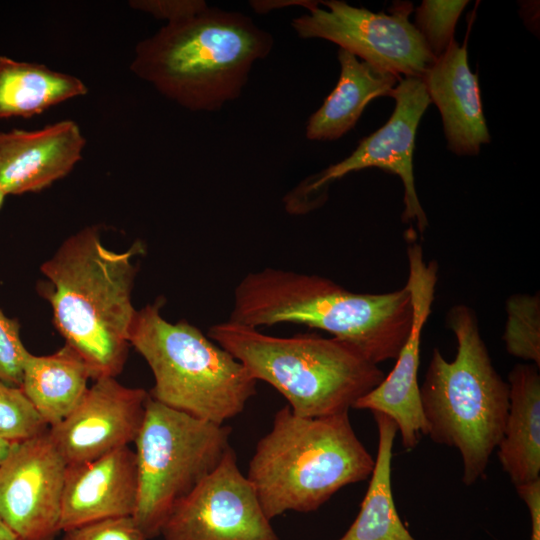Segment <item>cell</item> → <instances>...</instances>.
<instances>
[{
	"label": "cell",
	"mask_w": 540,
	"mask_h": 540,
	"mask_svg": "<svg viewBox=\"0 0 540 540\" xmlns=\"http://www.w3.org/2000/svg\"><path fill=\"white\" fill-rule=\"evenodd\" d=\"M228 321L320 329L378 365L395 360L408 339L413 302L407 284L387 293H357L323 276L268 267L238 283Z\"/></svg>",
	"instance_id": "6da1fadb"
},
{
	"label": "cell",
	"mask_w": 540,
	"mask_h": 540,
	"mask_svg": "<svg viewBox=\"0 0 540 540\" xmlns=\"http://www.w3.org/2000/svg\"><path fill=\"white\" fill-rule=\"evenodd\" d=\"M106 248L98 227L80 230L60 246L41 272L40 293L50 303L56 328L87 363L92 379L115 377L125 365L137 310L132 305L133 257Z\"/></svg>",
	"instance_id": "7a4b0ae2"
},
{
	"label": "cell",
	"mask_w": 540,
	"mask_h": 540,
	"mask_svg": "<svg viewBox=\"0 0 540 540\" xmlns=\"http://www.w3.org/2000/svg\"><path fill=\"white\" fill-rule=\"evenodd\" d=\"M273 45L251 17L208 6L139 42L130 69L188 110L216 111L241 95Z\"/></svg>",
	"instance_id": "3957f363"
},
{
	"label": "cell",
	"mask_w": 540,
	"mask_h": 540,
	"mask_svg": "<svg viewBox=\"0 0 540 540\" xmlns=\"http://www.w3.org/2000/svg\"><path fill=\"white\" fill-rule=\"evenodd\" d=\"M373 468L348 412L300 417L286 405L258 441L246 477L271 521L288 511H316L341 488L368 479Z\"/></svg>",
	"instance_id": "277c9868"
},
{
	"label": "cell",
	"mask_w": 540,
	"mask_h": 540,
	"mask_svg": "<svg viewBox=\"0 0 540 540\" xmlns=\"http://www.w3.org/2000/svg\"><path fill=\"white\" fill-rule=\"evenodd\" d=\"M446 326L455 336L456 355L448 361L433 350L420 386L421 404L427 435L459 451L462 482L470 486L483 476L502 438L509 385L492 363L473 309L453 306Z\"/></svg>",
	"instance_id": "5b68a950"
},
{
	"label": "cell",
	"mask_w": 540,
	"mask_h": 540,
	"mask_svg": "<svg viewBox=\"0 0 540 540\" xmlns=\"http://www.w3.org/2000/svg\"><path fill=\"white\" fill-rule=\"evenodd\" d=\"M207 335L252 378L281 393L300 417L349 412L385 377L378 365L334 337H276L230 321L213 324Z\"/></svg>",
	"instance_id": "8992f818"
},
{
	"label": "cell",
	"mask_w": 540,
	"mask_h": 540,
	"mask_svg": "<svg viewBox=\"0 0 540 540\" xmlns=\"http://www.w3.org/2000/svg\"><path fill=\"white\" fill-rule=\"evenodd\" d=\"M158 299L137 310L129 342L148 363L150 397L175 410L217 424L239 415L257 381L225 349L186 321L171 323Z\"/></svg>",
	"instance_id": "52a82bcc"
},
{
	"label": "cell",
	"mask_w": 540,
	"mask_h": 540,
	"mask_svg": "<svg viewBox=\"0 0 540 540\" xmlns=\"http://www.w3.org/2000/svg\"><path fill=\"white\" fill-rule=\"evenodd\" d=\"M231 428L148 397L135 440L138 497L133 519L146 537L160 536L174 507L222 462Z\"/></svg>",
	"instance_id": "ba28073f"
},
{
	"label": "cell",
	"mask_w": 540,
	"mask_h": 540,
	"mask_svg": "<svg viewBox=\"0 0 540 540\" xmlns=\"http://www.w3.org/2000/svg\"><path fill=\"white\" fill-rule=\"evenodd\" d=\"M391 97L396 106L386 124L362 139L347 158L301 181L284 198L288 212L304 214L321 206L332 182L349 173L377 167L396 174L403 182V222H415L420 233L426 230L428 220L414 183L413 151L418 124L431 101L419 77L401 78Z\"/></svg>",
	"instance_id": "9c48e42d"
},
{
	"label": "cell",
	"mask_w": 540,
	"mask_h": 540,
	"mask_svg": "<svg viewBox=\"0 0 540 540\" xmlns=\"http://www.w3.org/2000/svg\"><path fill=\"white\" fill-rule=\"evenodd\" d=\"M311 1L309 11L292 19L291 26L302 39L333 42L363 61L398 76L421 78L436 58L409 21L411 2H396L390 13L372 12L345 1Z\"/></svg>",
	"instance_id": "30bf717a"
},
{
	"label": "cell",
	"mask_w": 540,
	"mask_h": 540,
	"mask_svg": "<svg viewBox=\"0 0 540 540\" xmlns=\"http://www.w3.org/2000/svg\"><path fill=\"white\" fill-rule=\"evenodd\" d=\"M160 536L163 540H280L232 448L174 507Z\"/></svg>",
	"instance_id": "8fae6325"
},
{
	"label": "cell",
	"mask_w": 540,
	"mask_h": 540,
	"mask_svg": "<svg viewBox=\"0 0 540 540\" xmlns=\"http://www.w3.org/2000/svg\"><path fill=\"white\" fill-rule=\"evenodd\" d=\"M48 430L14 442L0 465V519L19 540H54L61 531L67 463Z\"/></svg>",
	"instance_id": "7c38bea8"
},
{
	"label": "cell",
	"mask_w": 540,
	"mask_h": 540,
	"mask_svg": "<svg viewBox=\"0 0 540 540\" xmlns=\"http://www.w3.org/2000/svg\"><path fill=\"white\" fill-rule=\"evenodd\" d=\"M408 285L413 302V321L408 339L397 356L395 366L373 390L358 399L353 408L370 410L390 417L396 424L406 450L414 449L421 437L427 435L423 413L418 370L422 330L431 313L438 265L424 260L422 247L407 246Z\"/></svg>",
	"instance_id": "4fadbf2b"
},
{
	"label": "cell",
	"mask_w": 540,
	"mask_h": 540,
	"mask_svg": "<svg viewBox=\"0 0 540 540\" xmlns=\"http://www.w3.org/2000/svg\"><path fill=\"white\" fill-rule=\"evenodd\" d=\"M149 393L101 377L88 387L75 409L49 427L67 465L100 458L134 443L143 425Z\"/></svg>",
	"instance_id": "5bb4252c"
},
{
	"label": "cell",
	"mask_w": 540,
	"mask_h": 540,
	"mask_svg": "<svg viewBox=\"0 0 540 540\" xmlns=\"http://www.w3.org/2000/svg\"><path fill=\"white\" fill-rule=\"evenodd\" d=\"M85 144L72 120L38 130L0 132V191L18 195L50 186L74 168Z\"/></svg>",
	"instance_id": "9a60e30c"
},
{
	"label": "cell",
	"mask_w": 540,
	"mask_h": 540,
	"mask_svg": "<svg viewBox=\"0 0 540 540\" xmlns=\"http://www.w3.org/2000/svg\"><path fill=\"white\" fill-rule=\"evenodd\" d=\"M137 497V459L129 446L92 461L67 465L61 531L107 518L133 516Z\"/></svg>",
	"instance_id": "2e32d148"
},
{
	"label": "cell",
	"mask_w": 540,
	"mask_h": 540,
	"mask_svg": "<svg viewBox=\"0 0 540 540\" xmlns=\"http://www.w3.org/2000/svg\"><path fill=\"white\" fill-rule=\"evenodd\" d=\"M442 117L447 147L458 156H475L490 134L483 114L478 77L468 65L467 45L452 40L421 77Z\"/></svg>",
	"instance_id": "e0dca14e"
},
{
	"label": "cell",
	"mask_w": 540,
	"mask_h": 540,
	"mask_svg": "<svg viewBox=\"0 0 540 540\" xmlns=\"http://www.w3.org/2000/svg\"><path fill=\"white\" fill-rule=\"evenodd\" d=\"M509 409L498 458L515 488L540 479V375L516 364L508 375Z\"/></svg>",
	"instance_id": "ac0fdd59"
},
{
	"label": "cell",
	"mask_w": 540,
	"mask_h": 540,
	"mask_svg": "<svg viewBox=\"0 0 540 540\" xmlns=\"http://www.w3.org/2000/svg\"><path fill=\"white\" fill-rule=\"evenodd\" d=\"M338 61L341 67L338 83L308 119L305 134L309 140L339 139L356 125L373 99L391 97L401 79L342 48L338 50Z\"/></svg>",
	"instance_id": "d6986e66"
},
{
	"label": "cell",
	"mask_w": 540,
	"mask_h": 540,
	"mask_svg": "<svg viewBox=\"0 0 540 540\" xmlns=\"http://www.w3.org/2000/svg\"><path fill=\"white\" fill-rule=\"evenodd\" d=\"M91 378L84 359L65 344L51 355L29 353L20 388L42 420L52 427L79 404Z\"/></svg>",
	"instance_id": "ffe728a7"
},
{
	"label": "cell",
	"mask_w": 540,
	"mask_h": 540,
	"mask_svg": "<svg viewBox=\"0 0 540 540\" xmlns=\"http://www.w3.org/2000/svg\"><path fill=\"white\" fill-rule=\"evenodd\" d=\"M372 414L378 432L374 468L357 517L337 540H416L403 524L392 493L391 467L397 426L382 413Z\"/></svg>",
	"instance_id": "44dd1931"
},
{
	"label": "cell",
	"mask_w": 540,
	"mask_h": 540,
	"mask_svg": "<svg viewBox=\"0 0 540 540\" xmlns=\"http://www.w3.org/2000/svg\"><path fill=\"white\" fill-rule=\"evenodd\" d=\"M87 92L76 76L0 56V119L30 118Z\"/></svg>",
	"instance_id": "7402d4cb"
},
{
	"label": "cell",
	"mask_w": 540,
	"mask_h": 540,
	"mask_svg": "<svg viewBox=\"0 0 540 540\" xmlns=\"http://www.w3.org/2000/svg\"><path fill=\"white\" fill-rule=\"evenodd\" d=\"M503 341L507 352L540 366V295L514 294L506 301Z\"/></svg>",
	"instance_id": "603a6c76"
},
{
	"label": "cell",
	"mask_w": 540,
	"mask_h": 540,
	"mask_svg": "<svg viewBox=\"0 0 540 540\" xmlns=\"http://www.w3.org/2000/svg\"><path fill=\"white\" fill-rule=\"evenodd\" d=\"M468 1L424 0L416 8L415 27L437 59L454 39L455 26Z\"/></svg>",
	"instance_id": "cb8c5ba5"
},
{
	"label": "cell",
	"mask_w": 540,
	"mask_h": 540,
	"mask_svg": "<svg viewBox=\"0 0 540 540\" xmlns=\"http://www.w3.org/2000/svg\"><path fill=\"white\" fill-rule=\"evenodd\" d=\"M48 429L21 388L0 380V437L19 442Z\"/></svg>",
	"instance_id": "d4e9b609"
},
{
	"label": "cell",
	"mask_w": 540,
	"mask_h": 540,
	"mask_svg": "<svg viewBox=\"0 0 540 540\" xmlns=\"http://www.w3.org/2000/svg\"><path fill=\"white\" fill-rule=\"evenodd\" d=\"M29 353L21 341L18 322L0 310V380L20 387Z\"/></svg>",
	"instance_id": "484cf974"
},
{
	"label": "cell",
	"mask_w": 540,
	"mask_h": 540,
	"mask_svg": "<svg viewBox=\"0 0 540 540\" xmlns=\"http://www.w3.org/2000/svg\"><path fill=\"white\" fill-rule=\"evenodd\" d=\"M63 532L61 540H148L132 516L98 520Z\"/></svg>",
	"instance_id": "4316f807"
},
{
	"label": "cell",
	"mask_w": 540,
	"mask_h": 540,
	"mask_svg": "<svg viewBox=\"0 0 540 540\" xmlns=\"http://www.w3.org/2000/svg\"><path fill=\"white\" fill-rule=\"evenodd\" d=\"M129 5L167 23L194 16L208 7L203 0H133Z\"/></svg>",
	"instance_id": "83f0119b"
},
{
	"label": "cell",
	"mask_w": 540,
	"mask_h": 540,
	"mask_svg": "<svg viewBox=\"0 0 540 540\" xmlns=\"http://www.w3.org/2000/svg\"><path fill=\"white\" fill-rule=\"evenodd\" d=\"M516 490L525 502L530 515V540H540V479L518 486Z\"/></svg>",
	"instance_id": "f1b7e54d"
},
{
	"label": "cell",
	"mask_w": 540,
	"mask_h": 540,
	"mask_svg": "<svg viewBox=\"0 0 540 540\" xmlns=\"http://www.w3.org/2000/svg\"><path fill=\"white\" fill-rule=\"evenodd\" d=\"M311 1L309 0H283V1H251L250 5L251 7L257 12V13H267L270 12L273 9H278L282 7L287 6H295L299 5L304 8H306Z\"/></svg>",
	"instance_id": "f546056e"
},
{
	"label": "cell",
	"mask_w": 540,
	"mask_h": 540,
	"mask_svg": "<svg viewBox=\"0 0 540 540\" xmlns=\"http://www.w3.org/2000/svg\"><path fill=\"white\" fill-rule=\"evenodd\" d=\"M0 540H19L17 535L0 519Z\"/></svg>",
	"instance_id": "4dcf8cb0"
},
{
	"label": "cell",
	"mask_w": 540,
	"mask_h": 540,
	"mask_svg": "<svg viewBox=\"0 0 540 540\" xmlns=\"http://www.w3.org/2000/svg\"><path fill=\"white\" fill-rule=\"evenodd\" d=\"M13 443L14 442L8 441V440L0 437V465L2 464V462L7 457Z\"/></svg>",
	"instance_id": "1f68e13d"
},
{
	"label": "cell",
	"mask_w": 540,
	"mask_h": 540,
	"mask_svg": "<svg viewBox=\"0 0 540 540\" xmlns=\"http://www.w3.org/2000/svg\"><path fill=\"white\" fill-rule=\"evenodd\" d=\"M5 197L6 196L0 191V208H1L2 204H3V202H4Z\"/></svg>",
	"instance_id": "d6a6232c"
}]
</instances>
